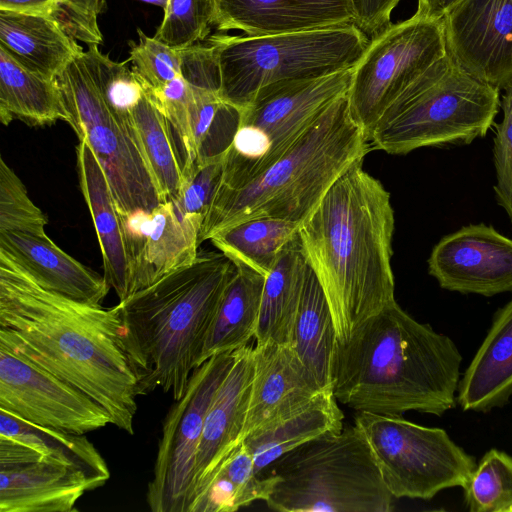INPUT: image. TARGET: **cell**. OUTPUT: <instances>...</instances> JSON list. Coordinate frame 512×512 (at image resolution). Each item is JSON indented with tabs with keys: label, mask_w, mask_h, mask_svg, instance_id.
Here are the masks:
<instances>
[{
	"label": "cell",
	"mask_w": 512,
	"mask_h": 512,
	"mask_svg": "<svg viewBox=\"0 0 512 512\" xmlns=\"http://www.w3.org/2000/svg\"><path fill=\"white\" fill-rule=\"evenodd\" d=\"M264 281L262 274L236 265L206 335L200 365L212 356L244 347L255 338Z\"/></svg>",
	"instance_id": "cell-28"
},
{
	"label": "cell",
	"mask_w": 512,
	"mask_h": 512,
	"mask_svg": "<svg viewBox=\"0 0 512 512\" xmlns=\"http://www.w3.org/2000/svg\"><path fill=\"white\" fill-rule=\"evenodd\" d=\"M0 345L86 393L133 435L139 382L115 306L52 292L0 251Z\"/></svg>",
	"instance_id": "cell-1"
},
{
	"label": "cell",
	"mask_w": 512,
	"mask_h": 512,
	"mask_svg": "<svg viewBox=\"0 0 512 512\" xmlns=\"http://www.w3.org/2000/svg\"><path fill=\"white\" fill-rule=\"evenodd\" d=\"M0 436L28 445L41 454L44 462L76 467L102 486L110 477L104 458L84 434L38 426L0 410Z\"/></svg>",
	"instance_id": "cell-31"
},
{
	"label": "cell",
	"mask_w": 512,
	"mask_h": 512,
	"mask_svg": "<svg viewBox=\"0 0 512 512\" xmlns=\"http://www.w3.org/2000/svg\"><path fill=\"white\" fill-rule=\"evenodd\" d=\"M300 222L270 217L252 218L212 236V244L236 265L267 276L283 247L293 239Z\"/></svg>",
	"instance_id": "cell-32"
},
{
	"label": "cell",
	"mask_w": 512,
	"mask_h": 512,
	"mask_svg": "<svg viewBox=\"0 0 512 512\" xmlns=\"http://www.w3.org/2000/svg\"><path fill=\"white\" fill-rule=\"evenodd\" d=\"M234 358L235 351L226 352L198 366L183 396L166 415L147 486L146 501L152 512H188L205 416Z\"/></svg>",
	"instance_id": "cell-13"
},
{
	"label": "cell",
	"mask_w": 512,
	"mask_h": 512,
	"mask_svg": "<svg viewBox=\"0 0 512 512\" xmlns=\"http://www.w3.org/2000/svg\"><path fill=\"white\" fill-rule=\"evenodd\" d=\"M0 251L44 288L68 298L99 305L110 289L105 277L64 252L47 234L0 232Z\"/></svg>",
	"instance_id": "cell-21"
},
{
	"label": "cell",
	"mask_w": 512,
	"mask_h": 512,
	"mask_svg": "<svg viewBox=\"0 0 512 512\" xmlns=\"http://www.w3.org/2000/svg\"><path fill=\"white\" fill-rule=\"evenodd\" d=\"M0 410L38 426L83 435L111 424L90 396L0 345Z\"/></svg>",
	"instance_id": "cell-14"
},
{
	"label": "cell",
	"mask_w": 512,
	"mask_h": 512,
	"mask_svg": "<svg viewBox=\"0 0 512 512\" xmlns=\"http://www.w3.org/2000/svg\"><path fill=\"white\" fill-rule=\"evenodd\" d=\"M372 149L350 113L347 94L312 122L269 168L237 188H218L203 221L200 244L237 223L270 217L302 222L334 182Z\"/></svg>",
	"instance_id": "cell-5"
},
{
	"label": "cell",
	"mask_w": 512,
	"mask_h": 512,
	"mask_svg": "<svg viewBox=\"0 0 512 512\" xmlns=\"http://www.w3.org/2000/svg\"><path fill=\"white\" fill-rule=\"evenodd\" d=\"M352 0H214L212 27L246 36L354 24Z\"/></svg>",
	"instance_id": "cell-20"
},
{
	"label": "cell",
	"mask_w": 512,
	"mask_h": 512,
	"mask_svg": "<svg viewBox=\"0 0 512 512\" xmlns=\"http://www.w3.org/2000/svg\"><path fill=\"white\" fill-rule=\"evenodd\" d=\"M503 118L496 126L493 160L496 172L495 198L512 224V99L503 98Z\"/></svg>",
	"instance_id": "cell-41"
},
{
	"label": "cell",
	"mask_w": 512,
	"mask_h": 512,
	"mask_svg": "<svg viewBox=\"0 0 512 512\" xmlns=\"http://www.w3.org/2000/svg\"><path fill=\"white\" fill-rule=\"evenodd\" d=\"M48 220L16 173L0 158V232L44 235Z\"/></svg>",
	"instance_id": "cell-38"
},
{
	"label": "cell",
	"mask_w": 512,
	"mask_h": 512,
	"mask_svg": "<svg viewBox=\"0 0 512 512\" xmlns=\"http://www.w3.org/2000/svg\"><path fill=\"white\" fill-rule=\"evenodd\" d=\"M236 265L222 252L199 253L115 306L140 395L161 389L179 400Z\"/></svg>",
	"instance_id": "cell-4"
},
{
	"label": "cell",
	"mask_w": 512,
	"mask_h": 512,
	"mask_svg": "<svg viewBox=\"0 0 512 512\" xmlns=\"http://www.w3.org/2000/svg\"><path fill=\"white\" fill-rule=\"evenodd\" d=\"M224 156L196 165L184 176L179 194L170 200L181 218L202 227L221 184Z\"/></svg>",
	"instance_id": "cell-40"
},
{
	"label": "cell",
	"mask_w": 512,
	"mask_h": 512,
	"mask_svg": "<svg viewBox=\"0 0 512 512\" xmlns=\"http://www.w3.org/2000/svg\"><path fill=\"white\" fill-rule=\"evenodd\" d=\"M267 506L281 512H390L370 446L356 425L305 443L277 459ZM269 467V468H270Z\"/></svg>",
	"instance_id": "cell-7"
},
{
	"label": "cell",
	"mask_w": 512,
	"mask_h": 512,
	"mask_svg": "<svg viewBox=\"0 0 512 512\" xmlns=\"http://www.w3.org/2000/svg\"><path fill=\"white\" fill-rule=\"evenodd\" d=\"M322 392L325 391L302 363L293 345L256 344L241 441L256 430L303 408Z\"/></svg>",
	"instance_id": "cell-18"
},
{
	"label": "cell",
	"mask_w": 512,
	"mask_h": 512,
	"mask_svg": "<svg viewBox=\"0 0 512 512\" xmlns=\"http://www.w3.org/2000/svg\"><path fill=\"white\" fill-rule=\"evenodd\" d=\"M512 396V300L500 308L460 379L456 400L464 411L488 412Z\"/></svg>",
	"instance_id": "cell-24"
},
{
	"label": "cell",
	"mask_w": 512,
	"mask_h": 512,
	"mask_svg": "<svg viewBox=\"0 0 512 512\" xmlns=\"http://www.w3.org/2000/svg\"><path fill=\"white\" fill-rule=\"evenodd\" d=\"M462 0H418L415 14L419 17L440 20Z\"/></svg>",
	"instance_id": "cell-43"
},
{
	"label": "cell",
	"mask_w": 512,
	"mask_h": 512,
	"mask_svg": "<svg viewBox=\"0 0 512 512\" xmlns=\"http://www.w3.org/2000/svg\"><path fill=\"white\" fill-rule=\"evenodd\" d=\"M503 98L512 99V81L504 88Z\"/></svg>",
	"instance_id": "cell-45"
},
{
	"label": "cell",
	"mask_w": 512,
	"mask_h": 512,
	"mask_svg": "<svg viewBox=\"0 0 512 512\" xmlns=\"http://www.w3.org/2000/svg\"><path fill=\"white\" fill-rule=\"evenodd\" d=\"M131 120L152 175L164 201L173 200L182 187L183 158L174 131L145 90L130 110Z\"/></svg>",
	"instance_id": "cell-33"
},
{
	"label": "cell",
	"mask_w": 512,
	"mask_h": 512,
	"mask_svg": "<svg viewBox=\"0 0 512 512\" xmlns=\"http://www.w3.org/2000/svg\"><path fill=\"white\" fill-rule=\"evenodd\" d=\"M206 40L219 65V96L240 111L269 84L353 68L369 43L353 23L256 37L215 33Z\"/></svg>",
	"instance_id": "cell-8"
},
{
	"label": "cell",
	"mask_w": 512,
	"mask_h": 512,
	"mask_svg": "<svg viewBox=\"0 0 512 512\" xmlns=\"http://www.w3.org/2000/svg\"><path fill=\"white\" fill-rule=\"evenodd\" d=\"M139 42H130L132 70L146 90L162 87L181 75L180 49L147 36L137 28Z\"/></svg>",
	"instance_id": "cell-39"
},
{
	"label": "cell",
	"mask_w": 512,
	"mask_h": 512,
	"mask_svg": "<svg viewBox=\"0 0 512 512\" xmlns=\"http://www.w3.org/2000/svg\"><path fill=\"white\" fill-rule=\"evenodd\" d=\"M252 378L253 346L248 344L235 350L233 364L208 407L196 455L189 507L242 443Z\"/></svg>",
	"instance_id": "cell-19"
},
{
	"label": "cell",
	"mask_w": 512,
	"mask_h": 512,
	"mask_svg": "<svg viewBox=\"0 0 512 512\" xmlns=\"http://www.w3.org/2000/svg\"><path fill=\"white\" fill-rule=\"evenodd\" d=\"M447 51L499 90L512 81V0H462L443 18Z\"/></svg>",
	"instance_id": "cell-15"
},
{
	"label": "cell",
	"mask_w": 512,
	"mask_h": 512,
	"mask_svg": "<svg viewBox=\"0 0 512 512\" xmlns=\"http://www.w3.org/2000/svg\"><path fill=\"white\" fill-rule=\"evenodd\" d=\"M461 361L450 337L416 321L395 301L336 342L333 394L358 412L441 416L455 405Z\"/></svg>",
	"instance_id": "cell-3"
},
{
	"label": "cell",
	"mask_w": 512,
	"mask_h": 512,
	"mask_svg": "<svg viewBox=\"0 0 512 512\" xmlns=\"http://www.w3.org/2000/svg\"><path fill=\"white\" fill-rule=\"evenodd\" d=\"M214 0H168L155 38L183 49L206 40L212 27Z\"/></svg>",
	"instance_id": "cell-37"
},
{
	"label": "cell",
	"mask_w": 512,
	"mask_h": 512,
	"mask_svg": "<svg viewBox=\"0 0 512 512\" xmlns=\"http://www.w3.org/2000/svg\"><path fill=\"white\" fill-rule=\"evenodd\" d=\"M400 0H352L354 24L367 36L376 35L389 24L391 14Z\"/></svg>",
	"instance_id": "cell-42"
},
{
	"label": "cell",
	"mask_w": 512,
	"mask_h": 512,
	"mask_svg": "<svg viewBox=\"0 0 512 512\" xmlns=\"http://www.w3.org/2000/svg\"><path fill=\"white\" fill-rule=\"evenodd\" d=\"M77 172L102 254L104 277L119 301L131 295L130 263L123 221L104 170L83 139L76 147Z\"/></svg>",
	"instance_id": "cell-23"
},
{
	"label": "cell",
	"mask_w": 512,
	"mask_h": 512,
	"mask_svg": "<svg viewBox=\"0 0 512 512\" xmlns=\"http://www.w3.org/2000/svg\"><path fill=\"white\" fill-rule=\"evenodd\" d=\"M446 53L443 19L416 14L388 24L369 40L352 68L347 93L351 116L368 138L397 95Z\"/></svg>",
	"instance_id": "cell-12"
},
{
	"label": "cell",
	"mask_w": 512,
	"mask_h": 512,
	"mask_svg": "<svg viewBox=\"0 0 512 512\" xmlns=\"http://www.w3.org/2000/svg\"><path fill=\"white\" fill-rule=\"evenodd\" d=\"M0 48L15 61L49 80L80 54L83 47L52 18L0 9Z\"/></svg>",
	"instance_id": "cell-25"
},
{
	"label": "cell",
	"mask_w": 512,
	"mask_h": 512,
	"mask_svg": "<svg viewBox=\"0 0 512 512\" xmlns=\"http://www.w3.org/2000/svg\"><path fill=\"white\" fill-rule=\"evenodd\" d=\"M308 266L297 234L283 247L274 267L265 276L256 344L293 345Z\"/></svg>",
	"instance_id": "cell-27"
},
{
	"label": "cell",
	"mask_w": 512,
	"mask_h": 512,
	"mask_svg": "<svg viewBox=\"0 0 512 512\" xmlns=\"http://www.w3.org/2000/svg\"><path fill=\"white\" fill-rule=\"evenodd\" d=\"M362 164H354L334 182L298 230L340 342L396 301L390 193Z\"/></svg>",
	"instance_id": "cell-2"
},
{
	"label": "cell",
	"mask_w": 512,
	"mask_h": 512,
	"mask_svg": "<svg viewBox=\"0 0 512 512\" xmlns=\"http://www.w3.org/2000/svg\"><path fill=\"white\" fill-rule=\"evenodd\" d=\"M343 418L334 394L322 392L303 408L251 433L243 443L253 457L257 473L262 474L295 448L340 433Z\"/></svg>",
	"instance_id": "cell-26"
},
{
	"label": "cell",
	"mask_w": 512,
	"mask_h": 512,
	"mask_svg": "<svg viewBox=\"0 0 512 512\" xmlns=\"http://www.w3.org/2000/svg\"><path fill=\"white\" fill-rule=\"evenodd\" d=\"M428 272L441 288L461 294L512 292V239L484 223L463 226L433 247Z\"/></svg>",
	"instance_id": "cell-16"
},
{
	"label": "cell",
	"mask_w": 512,
	"mask_h": 512,
	"mask_svg": "<svg viewBox=\"0 0 512 512\" xmlns=\"http://www.w3.org/2000/svg\"><path fill=\"white\" fill-rule=\"evenodd\" d=\"M352 68L269 84L240 111L220 188H237L274 164L332 102L348 93Z\"/></svg>",
	"instance_id": "cell-9"
},
{
	"label": "cell",
	"mask_w": 512,
	"mask_h": 512,
	"mask_svg": "<svg viewBox=\"0 0 512 512\" xmlns=\"http://www.w3.org/2000/svg\"><path fill=\"white\" fill-rule=\"evenodd\" d=\"M82 54L56 78L66 122L100 162L120 214L149 212L165 201L143 154L131 114L108 102Z\"/></svg>",
	"instance_id": "cell-10"
},
{
	"label": "cell",
	"mask_w": 512,
	"mask_h": 512,
	"mask_svg": "<svg viewBox=\"0 0 512 512\" xmlns=\"http://www.w3.org/2000/svg\"><path fill=\"white\" fill-rule=\"evenodd\" d=\"M275 481L271 473H257L253 457L242 442L188 512H233L254 501H266Z\"/></svg>",
	"instance_id": "cell-34"
},
{
	"label": "cell",
	"mask_w": 512,
	"mask_h": 512,
	"mask_svg": "<svg viewBox=\"0 0 512 512\" xmlns=\"http://www.w3.org/2000/svg\"><path fill=\"white\" fill-rule=\"evenodd\" d=\"M462 489L471 512H512V456L490 449Z\"/></svg>",
	"instance_id": "cell-35"
},
{
	"label": "cell",
	"mask_w": 512,
	"mask_h": 512,
	"mask_svg": "<svg viewBox=\"0 0 512 512\" xmlns=\"http://www.w3.org/2000/svg\"><path fill=\"white\" fill-rule=\"evenodd\" d=\"M106 0H0V9L48 16L78 42L99 45L103 36L98 18Z\"/></svg>",
	"instance_id": "cell-36"
},
{
	"label": "cell",
	"mask_w": 512,
	"mask_h": 512,
	"mask_svg": "<svg viewBox=\"0 0 512 512\" xmlns=\"http://www.w3.org/2000/svg\"><path fill=\"white\" fill-rule=\"evenodd\" d=\"M355 425L394 498L428 500L444 489L463 488L477 465L442 428L368 412H359Z\"/></svg>",
	"instance_id": "cell-11"
},
{
	"label": "cell",
	"mask_w": 512,
	"mask_h": 512,
	"mask_svg": "<svg viewBox=\"0 0 512 512\" xmlns=\"http://www.w3.org/2000/svg\"><path fill=\"white\" fill-rule=\"evenodd\" d=\"M337 334L324 291L310 265L296 317L293 347L321 389L333 393L332 359Z\"/></svg>",
	"instance_id": "cell-30"
},
{
	"label": "cell",
	"mask_w": 512,
	"mask_h": 512,
	"mask_svg": "<svg viewBox=\"0 0 512 512\" xmlns=\"http://www.w3.org/2000/svg\"><path fill=\"white\" fill-rule=\"evenodd\" d=\"M101 483L84 471L55 462L0 469V512H73Z\"/></svg>",
	"instance_id": "cell-22"
},
{
	"label": "cell",
	"mask_w": 512,
	"mask_h": 512,
	"mask_svg": "<svg viewBox=\"0 0 512 512\" xmlns=\"http://www.w3.org/2000/svg\"><path fill=\"white\" fill-rule=\"evenodd\" d=\"M499 92L466 72L447 51L385 109L369 136L372 149L405 155L423 147L469 144L492 126Z\"/></svg>",
	"instance_id": "cell-6"
},
{
	"label": "cell",
	"mask_w": 512,
	"mask_h": 512,
	"mask_svg": "<svg viewBox=\"0 0 512 512\" xmlns=\"http://www.w3.org/2000/svg\"><path fill=\"white\" fill-rule=\"evenodd\" d=\"M121 217L129 255L131 295L198 257L202 227L181 218L172 201L162 202L149 212Z\"/></svg>",
	"instance_id": "cell-17"
},
{
	"label": "cell",
	"mask_w": 512,
	"mask_h": 512,
	"mask_svg": "<svg viewBox=\"0 0 512 512\" xmlns=\"http://www.w3.org/2000/svg\"><path fill=\"white\" fill-rule=\"evenodd\" d=\"M140 1L159 6V7L163 8V10H164L167 5L168 0H140Z\"/></svg>",
	"instance_id": "cell-44"
},
{
	"label": "cell",
	"mask_w": 512,
	"mask_h": 512,
	"mask_svg": "<svg viewBox=\"0 0 512 512\" xmlns=\"http://www.w3.org/2000/svg\"><path fill=\"white\" fill-rule=\"evenodd\" d=\"M14 120L46 126L66 122L67 113L56 79L28 70L0 48V121Z\"/></svg>",
	"instance_id": "cell-29"
}]
</instances>
